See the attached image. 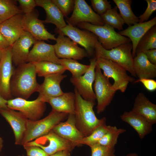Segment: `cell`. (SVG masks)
<instances>
[{"instance_id":"cell-1","label":"cell","mask_w":156,"mask_h":156,"mask_svg":"<svg viewBox=\"0 0 156 156\" xmlns=\"http://www.w3.org/2000/svg\"><path fill=\"white\" fill-rule=\"evenodd\" d=\"M35 66L27 62L14 69L10 83L12 96L27 100L34 92H37L40 84L37 81Z\"/></svg>"},{"instance_id":"cell-2","label":"cell","mask_w":156,"mask_h":156,"mask_svg":"<svg viewBox=\"0 0 156 156\" xmlns=\"http://www.w3.org/2000/svg\"><path fill=\"white\" fill-rule=\"evenodd\" d=\"M74 93L75 125L84 137L87 136L98 127L105 124L106 119H99L96 116L93 109L96 103L83 99L75 88Z\"/></svg>"},{"instance_id":"cell-3","label":"cell","mask_w":156,"mask_h":156,"mask_svg":"<svg viewBox=\"0 0 156 156\" xmlns=\"http://www.w3.org/2000/svg\"><path fill=\"white\" fill-rule=\"evenodd\" d=\"M68 114L53 110L44 118L35 121L27 120L21 145L44 135L68 117Z\"/></svg>"},{"instance_id":"cell-4","label":"cell","mask_w":156,"mask_h":156,"mask_svg":"<svg viewBox=\"0 0 156 156\" xmlns=\"http://www.w3.org/2000/svg\"><path fill=\"white\" fill-rule=\"evenodd\" d=\"M132 48V43L129 42L107 50L104 49L98 41L95 45V57L114 62L124 68L133 76L136 77L133 68Z\"/></svg>"},{"instance_id":"cell-5","label":"cell","mask_w":156,"mask_h":156,"mask_svg":"<svg viewBox=\"0 0 156 156\" xmlns=\"http://www.w3.org/2000/svg\"><path fill=\"white\" fill-rule=\"evenodd\" d=\"M77 25L80 28L95 34L98 37V41L102 46L107 50L131 42L129 38L121 35L116 32L114 28L107 24L96 25L83 22L79 23Z\"/></svg>"},{"instance_id":"cell-6","label":"cell","mask_w":156,"mask_h":156,"mask_svg":"<svg viewBox=\"0 0 156 156\" xmlns=\"http://www.w3.org/2000/svg\"><path fill=\"white\" fill-rule=\"evenodd\" d=\"M96 58V65L103 70L104 75L114 80L112 87L116 91L125 92L129 83L134 82L135 80L127 74L124 68L116 63L101 57Z\"/></svg>"},{"instance_id":"cell-7","label":"cell","mask_w":156,"mask_h":156,"mask_svg":"<svg viewBox=\"0 0 156 156\" xmlns=\"http://www.w3.org/2000/svg\"><path fill=\"white\" fill-rule=\"evenodd\" d=\"M94 81V88L97 101L96 112L100 114L111 103L116 91L113 88L109 79L104 75L96 65Z\"/></svg>"},{"instance_id":"cell-8","label":"cell","mask_w":156,"mask_h":156,"mask_svg":"<svg viewBox=\"0 0 156 156\" xmlns=\"http://www.w3.org/2000/svg\"><path fill=\"white\" fill-rule=\"evenodd\" d=\"M23 145L38 146L49 155L64 150L72 151L76 146L74 144L60 136L52 130L47 134Z\"/></svg>"},{"instance_id":"cell-9","label":"cell","mask_w":156,"mask_h":156,"mask_svg":"<svg viewBox=\"0 0 156 156\" xmlns=\"http://www.w3.org/2000/svg\"><path fill=\"white\" fill-rule=\"evenodd\" d=\"M8 108L18 111L28 120H38L44 115L46 110V103L38 98L33 101L20 98H15L7 100Z\"/></svg>"},{"instance_id":"cell-10","label":"cell","mask_w":156,"mask_h":156,"mask_svg":"<svg viewBox=\"0 0 156 156\" xmlns=\"http://www.w3.org/2000/svg\"><path fill=\"white\" fill-rule=\"evenodd\" d=\"M56 32L67 36L77 44L83 47L89 56L95 54V47L98 41V37L93 33L87 30H81L70 24L64 27L56 29Z\"/></svg>"},{"instance_id":"cell-11","label":"cell","mask_w":156,"mask_h":156,"mask_svg":"<svg viewBox=\"0 0 156 156\" xmlns=\"http://www.w3.org/2000/svg\"><path fill=\"white\" fill-rule=\"evenodd\" d=\"M96 60V57L90 59L89 68L83 75L77 78L72 77L70 79L83 99L94 103H96V97L92 85L95 79Z\"/></svg>"},{"instance_id":"cell-12","label":"cell","mask_w":156,"mask_h":156,"mask_svg":"<svg viewBox=\"0 0 156 156\" xmlns=\"http://www.w3.org/2000/svg\"><path fill=\"white\" fill-rule=\"evenodd\" d=\"M66 21L68 24L73 26L83 22L96 25H104L100 16L94 12L84 0H75L73 13Z\"/></svg>"},{"instance_id":"cell-13","label":"cell","mask_w":156,"mask_h":156,"mask_svg":"<svg viewBox=\"0 0 156 156\" xmlns=\"http://www.w3.org/2000/svg\"><path fill=\"white\" fill-rule=\"evenodd\" d=\"M53 47L57 57L62 59L81 60L89 56L86 51L68 37L59 33Z\"/></svg>"},{"instance_id":"cell-14","label":"cell","mask_w":156,"mask_h":156,"mask_svg":"<svg viewBox=\"0 0 156 156\" xmlns=\"http://www.w3.org/2000/svg\"><path fill=\"white\" fill-rule=\"evenodd\" d=\"M12 64L10 46L3 49L0 62V95L7 100L13 99L10 90V80L14 70Z\"/></svg>"},{"instance_id":"cell-15","label":"cell","mask_w":156,"mask_h":156,"mask_svg":"<svg viewBox=\"0 0 156 156\" xmlns=\"http://www.w3.org/2000/svg\"><path fill=\"white\" fill-rule=\"evenodd\" d=\"M36 41L28 32L25 31L11 46L12 60L15 66L27 62L30 48Z\"/></svg>"},{"instance_id":"cell-16","label":"cell","mask_w":156,"mask_h":156,"mask_svg":"<svg viewBox=\"0 0 156 156\" xmlns=\"http://www.w3.org/2000/svg\"><path fill=\"white\" fill-rule=\"evenodd\" d=\"M38 13L35 10L32 12L24 14L25 30L28 32L36 40H56L55 35L49 32L43 21L38 19Z\"/></svg>"},{"instance_id":"cell-17","label":"cell","mask_w":156,"mask_h":156,"mask_svg":"<svg viewBox=\"0 0 156 156\" xmlns=\"http://www.w3.org/2000/svg\"><path fill=\"white\" fill-rule=\"evenodd\" d=\"M67 75L61 73L49 75L44 77L42 83L40 84L37 91V98L45 103L51 98L60 96L64 93L60 86L61 81Z\"/></svg>"},{"instance_id":"cell-18","label":"cell","mask_w":156,"mask_h":156,"mask_svg":"<svg viewBox=\"0 0 156 156\" xmlns=\"http://www.w3.org/2000/svg\"><path fill=\"white\" fill-rule=\"evenodd\" d=\"M0 114L10 125L15 137V144L21 145L26 130L28 119L21 112L15 110L0 108Z\"/></svg>"},{"instance_id":"cell-19","label":"cell","mask_w":156,"mask_h":156,"mask_svg":"<svg viewBox=\"0 0 156 156\" xmlns=\"http://www.w3.org/2000/svg\"><path fill=\"white\" fill-rule=\"evenodd\" d=\"M0 30L10 46H12L25 31L24 14L16 15L0 23Z\"/></svg>"},{"instance_id":"cell-20","label":"cell","mask_w":156,"mask_h":156,"mask_svg":"<svg viewBox=\"0 0 156 156\" xmlns=\"http://www.w3.org/2000/svg\"><path fill=\"white\" fill-rule=\"evenodd\" d=\"M59 59L55 53L53 45L43 40H36L29 51L27 62H50L59 64Z\"/></svg>"},{"instance_id":"cell-21","label":"cell","mask_w":156,"mask_h":156,"mask_svg":"<svg viewBox=\"0 0 156 156\" xmlns=\"http://www.w3.org/2000/svg\"><path fill=\"white\" fill-rule=\"evenodd\" d=\"M52 130L60 136L74 144L76 146L77 143L84 137L76 126L74 114H69L66 121L59 123Z\"/></svg>"},{"instance_id":"cell-22","label":"cell","mask_w":156,"mask_h":156,"mask_svg":"<svg viewBox=\"0 0 156 156\" xmlns=\"http://www.w3.org/2000/svg\"><path fill=\"white\" fill-rule=\"evenodd\" d=\"M156 25L155 16L149 21L137 23L118 32L122 36L127 37L132 42V55L133 58L136 55V49L139 40L150 29Z\"/></svg>"},{"instance_id":"cell-23","label":"cell","mask_w":156,"mask_h":156,"mask_svg":"<svg viewBox=\"0 0 156 156\" xmlns=\"http://www.w3.org/2000/svg\"><path fill=\"white\" fill-rule=\"evenodd\" d=\"M120 118L135 130L141 139H143L153 130V125L146 119L131 110L125 112L120 116Z\"/></svg>"},{"instance_id":"cell-24","label":"cell","mask_w":156,"mask_h":156,"mask_svg":"<svg viewBox=\"0 0 156 156\" xmlns=\"http://www.w3.org/2000/svg\"><path fill=\"white\" fill-rule=\"evenodd\" d=\"M131 111L144 117L152 125L156 123V105L142 92L137 95Z\"/></svg>"},{"instance_id":"cell-25","label":"cell","mask_w":156,"mask_h":156,"mask_svg":"<svg viewBox=\"0 0 156 156\" xmlns=\"http://www.w3.org/2000/svg\"><path fill=\"white\" fill-rule=\"evenodd\" d=\"M37 6L40 7L44 10L46 18L43 21L44 23H51L56 27V29L60 30L67 25L64 16L52 0H35Z\"/></svg>"},{"instance_id":"cell-26","label":"cell","mask_w":156,"mask_h":156,"mask_svg":"<svg viewBox=\"0 0 156 156\" xmlns=\"http://www.w3.org/2000/svg\"><path fill=\"white\" fill-rule=\"evenodd\" d=\"M75 96L74 93L69 92L49 99L47 103L52 108V110L68 114H75Z\"/></svg>"},{"instance_id":"cell-27","label":"cell","mask_w":156,"mask_h":156,"mask_svg":"<svg viewBox=\"0 0 156 156\" xmlns=\"http://www.w3.org/2000/svg\"><path fill=\"white\" fill-rule=\"evenodd\" d=\"M133 68L139 79H153L156 77V65L150 62L144 53H138L133 58Z\"/></svg>"},{"instance_id":"cell-28","label":"cell","mask_w":156,"mask_h":156,"mask_svg":"<svg viewBox=\"0 0 156 156\" xmlns=\"http://www.w3.org/2000/svg\"><path fill=\"white\" fill-rule=\"evenodd\" d=\"M118 9L125 23L128 27L138 23L139 19L133 13L131 7V0H113Z\"/></svg>"},{"instance_id":"cell-29","label":"cell","mask_w":156,"mask_h":156,"mask_svg":"<svg viewBox=\"0 0 156 156\" xmlns=\"http://www.w3.org/2000/svg\"><path fill=\"white\" fill-rule=\"evenodd\" d=\"M34 65L37 75L40 77L57 73L63 74L66 70L64 67L59 64L49 61L32 63Z\"/></svg>"},{"instance_id":"cell-30","label":"cell","mask_w":156,"mask_h":156,"mask_svg":"<svg viewBox=\"0 0 156 156\" xmlns=\"http://www.w3.org/2000/svg\"><path fill=\"white\" fill-rule=\"evenodd\" d=\"M156 49V25L150 29L141 38L136 49L135 55Z\"/></svg>"},{"instance_id":"cell-31","label":"cell","mask_w":156,"mask_h":156,"mask_svg":"<svg viewBox=\"0 0 156 156\" xmlns=\"http://www.w3.org/2000/svg\"><path fill=\"white\" fill-rule=\"evenodd\" d=\"M16 1L0 0V24L16 15L22 14Z\"/></svg>"},{"instance_id":"cell-32","label":"cell","mask_w":156,"mask_h":156,"mask_svg":"<svg viewBox=\"0 0 156 156\" xmlns=\"http://www.w3.org/2000/svg\"><path fill=\"white\" fill-rule=\"evenodd\" d=\"M116 6L100 16L104 24L108 25L119 30H123L124 21L120 14L118 12Z\"/></svg>"},{"instance_id":"cell-33","label":"cell","mask_w":156,"mask_h":156,"mask_svg":"<svg viewBox=\"0 0 156 156\" xmlns=\"http://www.w3.org/2000/svg\"><path fill=\"white\" fill-rule=\"evenodd\" d=\"M59 62L60 64L70 72L72 77L73 78L78 77L83 75L89 67V65L82 64L77 60L71 59H59Z\"/></svg>"},{"instance_id":"cell-34","label":"cell","mask_w":156,"mask_h":156,"mask_svg":"<svg viewBox=\"0 0 156 156\" xmlns=\"http://www.w3.org/2000/svg\"><path fill=\"white\" fill-rule=\"evenodd\" d=\"M111 126L104 124L95 129L89 135L85 137L77 143V146L86 145L90 147L97 144L107 132Z\"/></svg>"},{"instance_id":"cell-35","label":"cell","mask_w":156,"mask_h":156,"mask_svg":"<svg viewBox=\"0 0 156 156\" xmlns=\"http://www.w3.org/2000/svg\"><path fill=\"white\" fill-rule=\"evenodd\" d=\"M126 131L125 129L118 128L116 126H111L108 131L97 144L103 146L114 148L117 143L119 135Z\"/></svg>"},{"instance_id":"cell-36","label":"cell","mask_w":156,"mask_h":156,"mask_svg":"<svg viewBox=\"0 0 156 156\" xmlns=\"http://www.w3.org/2000/svg\"><path fill=\"white\" fill-rule=\"evenodd\" d=\"M64 17H67L73 9L75 0H52Z\"/></svg>"},{"instance_id":"cell-37","label":"cell","mask_w":156,"mask_h":156,"mask_svg":"<svg viewBox=\"0 0 156 156\" xmlns=\"http://www.w3.org/2000/svg\"><path fill=\"white\" fill-rule=\"evenodd\" d=\"M91 156H115L114 148L101 145L98 144L90 147Z\"/></svg>"},{"instance_id":"cell-38","label":"cell","mask_w":156,"mask_h":156,"mask_svg":"<svg viewBox=\"0 0 156 156\" xmlns=\"http://www.w3.org/2000/svg\"><path fill=\"white\" fill-rule=\"evenodd\" d=\"M90 1L95 12L100 16L112 8L110 2L107 0H90Z\"/></svg>"},{"instance_id":"cell-39","label":"cell","mask_w":156,"mask_h":156,"mask_svg":"<svg viewBox=\"0 0 156 156\" xmlns=\"http://www.w3.org/2000/svg\"><path fill=\"white\" fill-rule=\"evenodd\" d=\"M147 3V7L144 13L138 17L139 23H141L147 21L153 13L156 10V1L146 0Z\"/></svg>"},{"instance_id":"cell-40","label":"cell","mask_w":156,"mask_h":156,"mask_svg":"<svg viewBox=\"0 0 156 156\" xmlns=\"http://www.w3.org/2000/svg\"><path fill=\"white\" fill-rule=\"evenodd\" d=\"M20 8L24 14L30 13L33 12L37 6L34 0H18Z\"/></svg>"},{"instance_id":"cell-41","label":"cell","mask_w":156,"mask_h":156,"mask_svg":"<svg viewBox=\"0 0 156 156\" xmlns=\"http://www.w3.org/2000/svg\"><path fill=\"white\" fill-rule=\"evenodd\" d=\"M26 151L27 156H49L39 147L35 146H23Z\"/></svg>"},{"instance_id":"cell-42","label":"cell","mask_w":156,"mask_h":156,"mask_svg":"<svg viewBox=\"0 0 156 156\" xmlns=\"http://www.w3.org/2000/svg\"><path fill=\"white\" fill-rule=\"evenodd\" d=\"M135 83L140 82L146 89L149 91L153 92L156 90V81L153 79L142 78L135 80Z\"/></svg>"},{"instance_id":"cell-43","label":"cell","mask_w":156,"mask_h":156,"mask_svg":"<svg viewBox=\"0 0 156 156\" xmlns=\"http://www.w3.org/2000/svg\"><path fill=\"white\" fill-rule=\"evenodd\" d=\"M144 53L150 62L156 65V49L149 50Z\"/></svg>"},{"instance_id":"cell-44","label":"cell","mask_w":156,"mask_h":156,"mask_svg":"<svg viewBox=\"0 0 156 156\" xmlns=\"http://www.w3.org/2000/svg\"><path fill=\"white\" fill-rule=\"evenodd\" d=\"M10 46V45L1 34L0 30V49H4Z\"/></svg>"},{"instance_id":"cell-45","label":"cell","mask_w":156,"mask_h":156,"mask_svg":"<svg viewBox=\"0 0 156 156\" xmlns=\"http://www.w3.org/2000/svg\"><path fill=\"white\" fill-rule=\"evenodd\" d=\"M71 151L69 150H64L58 151L49 156H70Z\"/></svg>"},{"instance_id":"cell-46","label":"cell","mask_w":156,"mask_h":156,"mask_svg":"<svg viewBox=\"0 0 156 156\" xmlns=\"http://www.w3.org/2000/svg\"><path fill=\"white\" fill-rule=\"evenodd\" d=\"M7 100L5 99L0 95V108H7Z\"/></svg>"},{"instance_id":"cell-47","label":"cell","mask_w":156,"mask_h":156,"mask_svg":"<svg viewBox=\"0 0 156 156\" xmlns=\"http://www.w3.org/2000/svg\"><path fill=\"white\" fill-rule=\"evenodd\" d=\"M3 140L2 138L0 137V151H1L3 147Z\"/></svg>"},{"instance_id":"cell-48","label":"cell","mask_w":156,"mask_h":156,"mask_svg":"<svg viewBox=\"0 0 156 156\" xmlns=\"http://www.w3.org/2000/svg\"><path fill=\"white\" fill-rule=\"evenodd\" d=\"M125 156H138V155L136 153L133 152L129 153Z\"/></svg>"},{"instance_id":"cell-49","label":"cell","mask_w":156,"mask_h":156,"mask_svg":"<svg viewBox=\"0 0 156 156\" xmlns=\"http://www.w3.org/2000/svg\"><path fill=\"white\" fill-rule=\"evenodd\" d=\"M3 49H0V62L1 61Z\"/></svg>"},{"instance_id":"cell-50","label":"cell","mask_w":156,"mask_h":156,"mask_svg":"<svg viewBox=\"0 0 156 156\" xmlns=\"http://www.w3.org/2000/svg\"><path fill=\"white\" fill-rule=\"evenodd\" d=\"M18 156H20V155H18Z\"/></svg>"}]
</instances>
